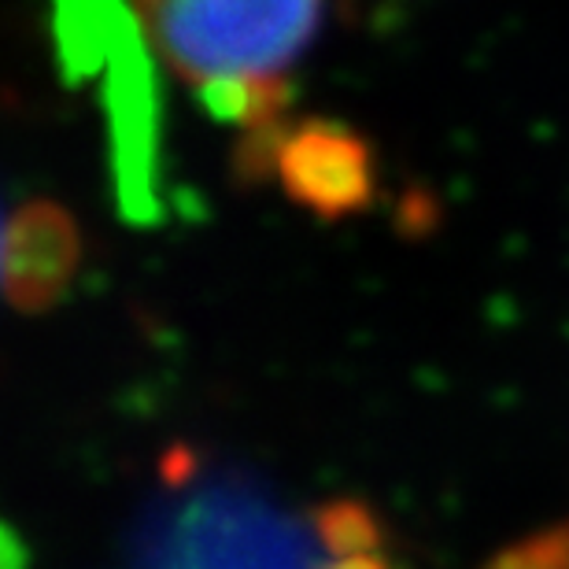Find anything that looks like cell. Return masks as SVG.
Instances as JSON below:
<instances>
[{
  "instance_id": "cell-1",
  "label": "cell",
  "mask_w": 569,
  "mask_h": 569,
  "mask_svg": "<svg viewBox=\"0 0 569 569\" xmlns=\"http://www.w3.org/2000/svg\"><path fill=\"white\" fill-rule=\"evenodd\" d=\"M170 71L211 116L237 122L244 144H270L284 127L289 74L322 27L326 0H133Z\"/></svg>"
},
{
  "instance_id": "cell-2",
  "label": "cell",
  "mask_w": 569,
  "mask_h": 569,
  "mask_svg": "<svg viewBox=\"0 0 569 569\" xmlns=\"http://www.w3.org/2000/svg\"><path fill=\"white\" fill-rule=\"evenodd\" d=\"M267 174L318 219H345L373 200V156L359 133L329 122L284 127L267 156Z\"/></svg>"
},
{
  "instance_id": "cell-3",
  "label": "cell",
  "mask_w": 569,
  "mask_h": 569,
  "mask_svg": "<svg viewBox=\"0 0 569 569\" xmlns=\"http://www.w3.org/2000/svg\"><path fill=\"white\" fill-rule=\"evenodd\" d=\"M82 233L71 211L52 200H30L8 214L4 296L19 315L52 311L78 278Z\"/></svg>"
},
{
  "instance_id": "cell-4",
  "label": "cell",
  "mask_w": 569,
  "mask_h": 569,
  "mask_svg": "<svg viewBox=\"0 0 569 569\" xmlns=\"http://www.w3.org/2000/svg\"><path fill=\"white\" fill-rule=\"evenodd\" d=\"M315 540L333 555V559H351V555H378L385 548V521L367 499L337 496L311 510Z\"/></svg>"
},
{
  "instance_id": "cell-5",
  "label": "cell",
  "mask_w": 569,
  "mask_h": 569,
  "mask_svg": "<svg viewBox=\"0 0 569 569\" xmlns=\"http://www.w3.org/2000/svg\"><path fill=\"white\" fill-rule=\"evenodd\" d=\"M481 569H569V515L499 548Z\"/></svg>"
},
{
  "instance_id": "cell-6",
  "label": "cell",
  "mask_w": 569,
  "mask_h": 569,
  "mask_svg": "<svg viewBox=\"0 0 569 569\" xmlns=\"http://www.w3.org/2000/svg\"><path fill=\"white\" fill-rule=\"evenodd\" d=\"M322 569H392L381 555H351V559H333Z\"/></svg>"
}]
</instances>
